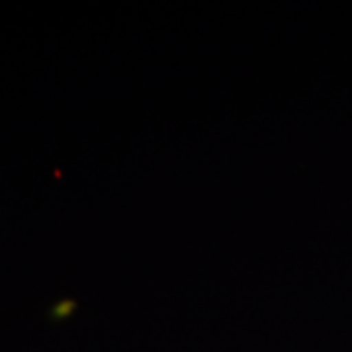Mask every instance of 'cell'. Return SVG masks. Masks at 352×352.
<instances>
[]
</instances>
